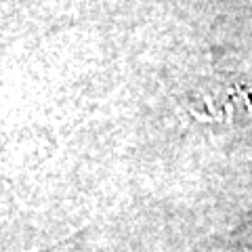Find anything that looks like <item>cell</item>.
<instances>
[{"label":"cell","instance_id":"6da1fadb","mask_svg":"<svg viewBox=\"0 0 252 252\" xmlns=\"http://www.w3.org/2000/svg\"><path fill=\"white\" fill-rule=\"evenodd\" d=\"M36 252H101L97 246L93 244V240H89V235H72V238L63 240L55 246L46 248V250H36Z\"/></svg>","mask_w":252,"mask_h":252}]
</instances>
